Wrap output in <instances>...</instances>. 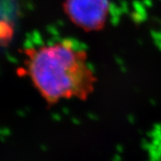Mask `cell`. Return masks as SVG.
Instances as JSON below:
<instances>
[{
    "label": "cell",
    "mask_w": 161,
    "mask_h": 161,
    "mask_svg": "<svg viewBox=\"0 0 161 161\" xmlns=\"http://www.w3.org/2000/svg\"><path fill=\"white\" fill-rule=\"evenodd\" d=\"M25 56L27 74L48 103L86 99L95 89L97 79L87 52L73 40L27 48Z\"/></svg>",
    "instance_id": "1"
},
{
    "label": "cell",
    "mask_w": 161,
    "mask_h": 161,
    "mask_svg": "<svg viewBox=\"0 0 161 161\" xmlns=\"http://www.w3.org/2000/svg\"><path fill=\"white\" fill-rule=\"evenodd\" d=\"M109 9V0H64V11L70 21L86 31L102 29Z\"/></svg>",
    "instance_id": "2"
}]
</instances>
